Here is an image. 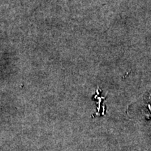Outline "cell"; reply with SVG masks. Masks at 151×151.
I'll return each instance as SVG.
<instances>
[]
</instances>
